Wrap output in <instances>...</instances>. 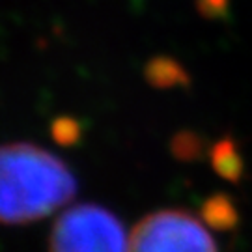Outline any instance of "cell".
Masks as SVG:
<instances>
[{
	"instance_id": "obj_1",
	"label": "cell",
	"mask_w": 252,
	"mask_h": 252,
	"mask_svg": "<svg viewBox=\"0 0 252 252\" xmlns=\"http://www.w3.org/2000/svg\"><path fill=\"white\" fill-rule=\"evenodd\" d=\"M0 217L9 226L36 222L65 206L77 192V180L54 153L30 142L2 146Z\"/></svg>"
},
{
	"instance_id": "obj_2",
	"label": "cell",
	"mask_w": 252,
	"mask_h": 252,
	"mask_svg": "<svg viewBox=\"0 0 252 252\" xmlns=\"http://www.w3.org/2000/svg\"><path fill=\"white\" fill-rule=\"evenodd\" d=\"M49 252H129V237L122 220L107 207L79 204L56 219Z\"/></svg>"
},
{
	"instance_id": "obj_3",
	"label": "cell",
	"mask_w": 252,
	"mask_h": 252,
	"mask_svg": "<svg viewBox=\"0 0 252 252\" xmlns=\"http://www.w3.org/2000/svg\"><path fill=\"white\" fill-rule=\"evenodd\" d=\"M129 252H219L204 222L183 209L153 211L129 235Z\"/></svg>"
},
{
	"instance_id": "obj_4",
	"label": "cell",
	"mask_w": 252,
	"mask_h": 252,
	"mask_svg": "<svg viewBox=\"0 0 252 252\" xmlns=\"http://www.w3.org/2000/svg\"><path fill=\"white\" fill-rule=\"evenodd\" d=\"M144 77L148 84L159 90H170L178 86H189V73L172 56H153L144 65Z\"/></svg>"
},
{
	"instance_id": "obj_5",
	"label": "cell",
	"mask_w": 252,
	"mask_h": 252,
	"mask_svg": "<svg viewBox=\"0 0 252 252\" xmlns=\"http://www.w3.org/2000/svg\"><path fill=\"white\" fill-rule=\"evenodd\" d=\"M209 161L222 180L239 183L243 178V159L232 136H222L209 148Z\"/></svg>"
},
{
	"instance_id": "obj_6",
	"label": "cell",
	"mask_w": 252,
	"mask_h": 252,
	"mask_svg": "<svg viewBox=\"0 0 252 252\" xmlns=\"http://www.w3.org/2000/svg\"><path fill=\"white\" fill-rule=\"evenodd\" d=\"M200 217L204 224L219 232L234 230L239 224V211L235 207L234 200L224 192H217L206 198L200 209Z\"/></svg>"
},
{
	"instance_id": "obj_7",
	"label": "cell",
	"mask_w": 252,
	"mask_h": 252,
	"mask_svg": "<svg viewBox=\"0 0 252 252\" xmlns=\"http://www.w3.org/2000/svg\"><path fill=\"white\" fill-rule=\"evenodd\" d=\"M170 152L178 161L194 162L206 152V142L194 131H178L170 140Z\"/></svg>"
},
{
	"instance_id": "obj_8",
	"label": "cell",
	"mask_w": 252,
	"mask_h": 252,
	"mask_svg": "<svg viewBox=\"0 0 252 252\" xmlns=\"http://www.w3.org/2000/svg\"><path fill=\"white\" fill-rule=\"evenodd\" d=\"M81 124L71 116H58L51 124V136L56 144L63 148H71L81 140Z\"/></svg>"
},
{
	"instance_id": "obj_9",
	"label": "cell",
	"mask_w": 252,
	"mask_h": 252,
	"mask_svg": "<svg viewBox=\"0 0 252 252\" xmlns=\"http://www.w3.org/2000/svg\"><path fill=\"white\" fill-rule=\"evenodd\" d=\"M228 4L230 0H194V6L198 13L206 19H222L228 13Z\"/></svg>"
}]
</instances>
